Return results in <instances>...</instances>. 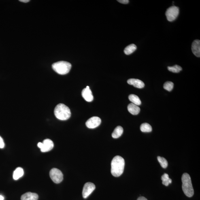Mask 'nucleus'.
<instances>
[{"label":"nucleus","instance_id":"1","mask_svg":"<svg viewBox=\"0 0 200 200\" xmlns=\"http://www.w3.org/2000/svg\"><path fill=\"white\" fill-rule=\"evenodd\" d=\"M125 162L123 158L116 156L111 162V172L113 176L118 177L124 172Z\"/></svg>","mask_w":200,"mask_h":200},{"label":"nucleus","instance_id":"2","mask_svg":"<svg viewBox=\"0 0 200 200\" xmlns=\"http://www.w3.org/2000/svg\"><path fill=\"white\" fill-rule=\"evenodd\" d=\"M54 114L56 118L62 120H68L71 114L69 107L63 103H60L56 106L54 109Z\"/></svg>","mask_w":200,"mask_h":200},{"label":"nucleus","instance_id":"3","mask_svg":"<svg viewBox=\"0 0 200 200\" xmlns=\"http://www.w3.org/2000/svg\"><path fill=\"white\" fill-rule=\"evenodd\" d=\"M182 188L185 195L188 197H192L194 195V190L191 178L187 173H184L182 177Z\"/></svg>","mask_w":200,"mask_h":200},{"label":"nucleus","instance_id":"4","mask_svg":"<svg viewBox=\"0 0 200 200\" xmlns=\"http://www.w3.org/2000/svg\"><path fill=\"white\" fill-rule=\"evenodd\" d=\"M71 64L68 62L60 61L53 64L52 69L58 74L64 75L69 72L71 68Z\"/></svg>","mask_w":200,"mask_h":200},{"label":"nucleus","instance_id":"5","mask_svg":"<svg viewBox=\"0 0 200 200\" xmlns=\"http://www.w3.org/2000/svg\"><path fill=\"white\" fill-rule=\"evenodd\" d=\"M51 180L56 184H59L63 180V176L62 172L57 168L52 169L50 173Z\"/></svg>","mask_w":200,"mask_h":200},{"label":"nucleus","instance_id":"6","mask_svg":"<svg viewBox=\"0 0 200 200\" xmlns=\"http://www.w3.org/2000/svg\"><path fill=\"white\" fill-rule=\"evenodd\" d=\"M179 14V7L176 6L171 7L168 9L166 12V16L168 20L173 21L176 19Z\"/></svg>","mask_w":200,"mask_h":200},{"label":"nucleus","instance_id":"7","mask_svg":"<svg viewBox=\"0 0 200 200\" xmlns=\"http://www.w3.org/2000/svg\"><path fill=\"white\" fill-rule=\"evenodd\" d=\"M95 186L93 183L87 182L85 184L82 191L83 197L86 199L95 189Z\"/></svg>","mask_w":200,"mask_h":200},{"label":"nucleus","instance_id":"8","mask_svg":"<svg viewBox=\"0 0 200 200\" xmlns=\"http://www.w3.org/2000/svg\"><path fill=\"white\" fill-rule=\"evenodd\" d=\"M101 122V118L97 116L92 117L90 118L86 123V125L90 129H94L98 126Z\"/></svg>","mask_w":200,"mask_h":200},{"label":"nucleus","instance_id":"9","mask_svg":"<svg viewBox=\"0 0 200 200\" xmlns=\"http://www.w3.org/2000/svg\"><path fill=\"white\" fill-rule=\"evenodd\" d=\"M54 147V143L50 139H46L43 141L42 146L40 149L41 151L46 152L51 150Z\"/></svg>","mask_w":200,"mask_h":200},{"label":"nucleus","instance_id":"10","mask_svg":"<svg viewBox=\"0 0 200 200\" xmlns=\"http://www.w3.org/2000/svg\"><path fill=\"white\" fill-rule=\"evenodd\" d=\"M82 95L83 98L86 101L92 102L93 99V97L92 95V92L89 86H87L86 88H84L82 90Z\"/></svg>","mask_w":200,"mask_h":200},{"label":"nucleus","instance_id":"11","mask_svg":"<svg viewBox=\"0 0 200 200\" xmlns=\"http://www.w3.org/2000/svg\"><path fill=\"white\" fill-rule=\"evenodd\" d=\"M192 52L194 55L198 57L200 56V41L195 40L193 41L192 45Z\"/></svg>","mask_w":200,"mask_h":200},{"label":"nucleus","instance_id":"12","mask_svg":"<svg viewBox=\"0 0 200 200\" xmlns=\"http://www.w3.org/2000/svg\"><path fill=\"white\" fill-rule=\"evenodd\" d=\"M127 82L128 84L137 88H142L145 86L144 83L138 79H130L128 80Z\"/></svg>","mask_w":200,"mask_h":200},{"label":"nucleus","instance_id":"13","mask_svg":"<svg viewBox=\"0 0 200 200\" xmlns=\"http://www.w3.org/2000/svg\"><path fill=\"white\" fill-rule=\"evenodd\" d=\"M38 198V195L37 194L28 192L21 196V200H37Z\"/></svg>","mask_w":200,"mask_h":200},{"label":"nucleus","instance_id":"14","mask_svg":"<svg viewBox=\"0 0 200 200\" xmlns=\"http://www.w3.org/2000/svg\"><path fill=\"white\" fill-rule=\"evenodd\" d=\"M128 111L131 114L133 115H137L139 114L140 111V108L137 105L133 103H130L128 106Z\"/></svg>","mask_w":200,"mask_h":200},{"label":"nucleus","instance_id":"15","mask_svg":"<svg viewBox=\"0 0 200 200\" xmlns=\"http://www.w3.org/2000/svg\"><path fill=\"white\" fill-rule=\"evenodd\" d=\"M24 171L23 169L20 167L17 168L13 173V178L15 180H18L23 176Z\"/></svg>","mask_w":200,"mask_h":200},{"label":"nucleus","instance_id":"16","mask_svg":"<svg viewBox=\"0 0 200 200\" xmlns=\"http://www.w3.org/2000/svg\"><path fill=\"white\" fill-rule=\"evenodd\" d=\"M123 132V128L121 126H118L113 132L112 135V137L114 138H118L122 135Z\"/></svg>","mask_w":200,"mask_h":200},{"label":"nucleus","instance_id":"17","mask_svg":"<svg viewBox=\"0 0 200 200\" xmlns=\"http://www.w3.org/2000/svg\"><path fill=\"white\" fill-rule=\"evenodd\" d=\"M137 49L136 45L134 44H132L128 45L124 49V52L126 55H129L135 51Z\"/></svg>","mask_w":200,"mask_h":200},{"label":"nucleus","instance_id":"18","mask_svg":"<svg viewBox=\"0 0 200 200\" xmlns=\"http://www.w3.org/2000/svg\"><path fill=\"white\" fill-rule=\"evenodd\" d=\"M129 99L132 103L137 106L140 105L141 104V101L139 98L136 95L134 94H131L129 96Z\"/></svg>","mask_w":200,"mask_h":200},{"label":"nucleus","instance_id":"19","mask_svg":"<svg viewBox=\"0 0 200 200\" xmlns=\"http://www.w3.org/2000/svg\"><path fill=\"white\" fill-rule=\"evenodd\" d=\"M161 180L162 181V184L166 186H168L169 184L172 182V180L169 178L168 175L167 173H164L161 177Z\"/></svg>","mask_w":200,"mask_h":200},{"label":"nucleus","instance_id":"20","mask_svg":"<svg viewBox=\"0 0 200 200\" xmlns=\"http://www.w3.org/2000/svg\"><path fill=\"white\" fill-rule=\"evenodd\" d=\"M140 129L143 133H150L152 131V128L150 124L145 123L141 124Z\"/></svg>","mask_w":200,"mask_h":200},{"label":"nucleus","instance_id":"21","mask_svg":"<svg viewBox=\"0 0 200 200\" xmlns=\"http://www.w3.org/2000/svg\"><path fill=\"white\" fill-rule=\"evenodd\" d=\"M168 70L173 73H179L182 70V68L178 65H175L173 67H168Z\"/></svg>","mask_w":200,"mask_h":200},{"label":"nucleus","instance_id":"22","mask_svg":"<svg viewBox=\"0 0 200 200\" xmlns=\"http://www.w3.org/2000/svg\"><path fill=\"white\" fill-rule=\"evenodd\" d=\"M158 160L162 167L164 169H165L167 167L168 162L167 160L165 158L160 157V156H158Z\"/></svg>","mask_w":200,"mask_h":200},{"label":"nucleus","instance_id":"23","mask_svg":"<svg viewBox=\"0 0 200 200\" xmlns=\"http://www.w3.org/2000/svg\"><path fill=\"white\" fill-rule=\"evenodd\" d=\"M173 86H174V84L173 82L167 81L164 84L163 88L164 89L170 92L173 89Z\"/></svg>","mask_w":200,"mask_h":200},{"label":"nucleus","instance_id":"24","mask_svg":"<svg viewBox=\"0 0 200 200\" xmlns=\"http://www.w3.org/2000/svg\"><path fill=\"white\" fill-rule=\"evenodd\" d=\"M5 143L2 137L0 136V148L2 149L4 148Z\"/></svg>","mask_w":200,"mask_h":200},{"label":"nucleus","instance_id":"25","mask_svg":"<svg viewBox=\"0 0 200 200\" xmlns=\"http://www.w3.org/2000/svg\"><path fill=\"white\" fill-rule=\"evenodd\" d=\"M117 1L119 2L124 4H128L129 2V1H128V0H118Z\"/></svg>","mask_w":200,"mask_h":200},{"label":"nucleus","instance_id":"26","mask_svg":"<svg viewBox=\"0 0 200 200\" xmlns=\"http://www.w3.org/2000/svg\"><path fill=\"white\" fill-rule=\"evenodd\" d=\"M137 200H148V199L144 197H141L138 198L137 199Z\"/></svg>","mask_w":200,"mask_h":200},{"label":"nucleus","instance_id":"27","mask_svg":"<svg viewBox=\"0 0 200 200\" xmlns=\"http://www.w3.org/2000/svg\"><path fill=\"white\" fill-rule=\"evenodd\" d=\"M20 1L24 3H27L29 2L30 1L29 0H20Z\"/></svg>","mask_w":200,"mask_h":200},{"label":"nucleus","instance_id":"28","mask_svg":"<svg viewBox=\"0 0 200 200\" xmlns=\"http://www.w3.org/2000/svg\"><path fill=\"white\" fill-rule=\"evenodd\" d=\"M4 200V198L3 196L2 195H0V200Z\"/></svg>","mask_w":200,"mask_h":200}]
</instances>
